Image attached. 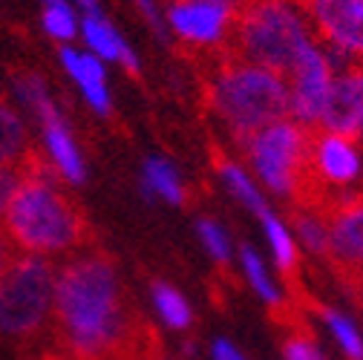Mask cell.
<instances>
[{"instance_id": "d4e9b609", "label": "cell", "mask_w": 363, "mask_h": 360, "mask_svg": "<svg viewBox=\"0 0 363 360\" xmlns=\"http://www.w3.org/2000/svg\"><path fill=\"white\" fill-rule=\"evenodd\" d=\"M23 167V164H21ZM21 167H12V170H0V216H4V208L18 185V176H21Z\"/></svg>"}, {"instance_id": "2e32d148", "label": "cell", "mask_w": 363, "mask_h": 360, "mask_svg": "<svg viewBox=\"0 0 363 360\" xmlns=\"http://www.w3.org/2000/svg\"><path fill=\"white\" fill-rule=\"evenodd\" d=\"M291 219H294V231L306 242V248L314 257H326L329 254V228H326L323 213L306 210V208H291Z\"/></svg>"}, {"instance_id": "f546056e", "label": "cell", "mask_w": 363, "mask_h": 360, "mask_svg": "<svg viewBox=\"0 0 363 360\" xmlns=\"http://www.w3.org/2000/svg\"><path fill=\"white\" fill-rule=\"evenodd\" d=\"M352 297H354V300H357V303L363 305V277H360V280L354 283V288H352Z\"/></svg>"}, {"instance_id": "8fae6325", "label": "cell", "mask_w": 363, "mask_h": 360, "mask_svg": "<svg viewBox=\"0 0 363 360\" xmlns=\"http://www.w3.org/2000/svg\"><path fill=\"white\" fill-rule=\"evenodd\" d=\"M167 18L173 32L185 43H191L194 50L222 47L234 23V12L211 6V4H199V0H170Z\"/></svg>"}, {"instance_id": "277c9868", "label": "cell", "mask_w": 363, "mask_h": 360, "mask_svg": "<svg viewBox=\"0 0 363 360\" xmlns=\"http://www.w3.org/2000/svg\"><path fill=\"white\" fill-rule=\"evenodd\" d=\"M311 32L297 0H251L234 15L222 52L289 78L303 50L314 43Z\"/></svg>"}, {"instance_id": "d6986e66", "label": "cell", "mask_w": 363, "mask_h": 360, "mask_svg": "<svg viewBox=\"0 0 363 360\" xmlns=\"http://www.w3.org/2000/svg\"><path fill=\"white\" fill-rule=\"evenodd\" d=\"M262 225H265V234H268V240H271V248H274L277 265L283 268L286 277H291V274L297 271V248H294V240L289 237V231L283 228V222H280L274 213H268V216L262 219Z\"/></svg>"}, {"instance_id": "52a82bcc", "label": "cell", "mask_w": 363, "mask_h": 360, "mask_svg": "<svg viewBox=\"0 0 363 360\" xmlns=\"http://www.w3.org/2000/svg\"><path fill=\"white\" fill-rule=\"evenodd\" d=\"M329 228L326 262L335 268L337 280L352 291L363 277V193H346L323 210Z\"/></svg>"}, {"instance_id": "30bf717a", "label": "cell", "mask_w": 363, "mask_h": 360, "mask_svg": "<svg viewBox=\"0 0 363 360\" xmlns=\"http://www.w3.org/2000/svg\"><path fill=\"white\" fill-rule=\"evenodd\" d=\"M317 130L354 142L363 136V61H349L337 75H332Z\"/></svg>"}, {"instance_id": "5b68a950", "label": "cell", "mask_w": 363, "mask_h": 360, "mask_svg": "<svg viewBox=\"0 0 363 360\" xmlns=\"http://www.w3.org/2000/svg\"><path fill=\"white\" fill-rule=\"evenodd\" d=\"M58 265L47 257L18 254L0 274V346L26 351L55 326Z\"/></svg>"}, {"instance_id": "6da1fadb", "label": "cell", "mask_w": 363, "mask_h": 360, "mask_svg": "<svg viewBox=\"0 0 363 360\" xmlns=\"http://www.w3.org/2000/svg\"><path fill=\"white\" fill-rule=\"evenodd\" d=\"M52 337L64 360H167L101 248H84L58 268Z\"/></svg>"}, {"instance_id": "83f0119b", "label": "cell", "mask_w": 363, "mask_h": 360, "mask_svg": "<svg viewBox=\"0 0 363 360\" xmlns=\"http://www.w3.org/2000/svg\"><path fill=\"white\" fill-rule=\"evenodd\" d=\"M139 6H142V12L147 15V21L156 26V32L162 29V21H159V12H156V4H153V0H139Z\"/></svg>"}, {"instance_id": "5bb4252c", "label": "cell", "mask_w": 363, "mask_h": 360, "mask_svg": "<svg viewBox=\"0 0 363 360\" xmlns=\"http://www.w3.org/2000/svg\"><path fill=\"white\" fill-rule=\"evenodd\" d=\"M32 156L29 147V133L21 116L0 101V170H12L21 167Z\"/></svg>"}, {"instance_id": "4fadbf2b", "label": "cell", "mask_w": 363, "mask_h": 360, "mask_svg": "<svg viewBox=\"0 0 363 360\" xmlns=\"http://www.w3.org/2000/svg\"><path fill=\"white\" fill-rule=\"evenodd\" d=\"M81 32H84V40L89 43V50L96 52V58H110V61H118L124 64L130 72L139 69V61L130 52V47L121 40V35L110 26V21H104L101 15H84L81 21Z\"/></svg>"}, {"instance_id": "ac0fdd59", "label": "cell", "mask_w": 363, "mask_h": 360, "mask_svg": "<svg viewBox=\"0 0 363 360\" xmlns=\"http://www.w3.org/2000/svg\"><path fill=\"white\" fill-rule=\"evenodd\" d=\"M153 300H156L159 314L167 320V326H173V329H188L191 326V305L176 288H170L167 283L159 280V283H153Z\"/></svg>"}, {"instance_id": "cb8c5ba5", "label": "cell", "mask_w": 363, "mask_h": 360, "mask_svg": "<svg viewBox=\"0 0 363 360\" xmlns=\"http://www.w3.org/2000/svg\"><path fill=\"white\" fill-rule=\"evenodd\" d=\"M199 237L205 240L208 251H211L219 262H228V257H231L228 237H225V231L219 228V225H216L213 219H199Z\"/></svg>"}, {"instance_id": "3957f363", "label": "cell", "mask_w": 363, "mask_h": 360, "mask_svg": "<svg viewBox=\"0 0 363 360\" xmlns=\"http://www.w3.org/2000/svg\"><path fill=\"white\" fill-rule=\"evenodd\" d=\"M205 104L228 127L231 139L245 147L259 130L291 116V93L283 75L228 58L222 47L213 50L202 72Z\"/></svg>"}, {"instance_id": "4dcf8cb0", "label": "cell", "mask_w": 363, "mask_h": 360, "mask_svg": "<svg viewBox=\"0 0 363 360\" xmlns=\"http://www.w3.org/2000/svg\"><path fill=\"white\" fill-rule=\"evenodd\" d=\"M0 274H4V271H0Z\"/></svg>"}, {"instance_id": "7402d4cb", "label": "cell", "mask_w": 363, "mask_h": 360, "mask_svg": "<svg viewBox=\"0 0 363 360\" xmlns=\"http://www.w3.org/2000/svg\"><path fill=\"white\" fill-rule=\"evenodd\" d=\"M240 257H242V265H245V274H248V283L257 288V294L268 303V305H274V311L283 305L280 303V291L274 288V283H271V277H268V271H265V265H262V259L257 257V251L254 248H242L240 251Z\"/></svg>"}, {"instance_id": "ffe728a7", "label": "cell", "mask_w": 363, "mask_h": 360, "mask_svg": "<svg viewBox=\"0 0 363 360\" xmlns=\"http://www.w3.org/2000/svg\"><path fill=\"white\" fill-rule=\"evenodd\" d=\"M286 323V340H283V354H286V360H326L323 354H320V349H317V343H314V337H311V332L306 329V326H297L294 323V308H291V314H289V320H283Z\"/></svg>"}, {"instance_id": "1f68e13d", "label": "cell", "mask_w": 363, "mask_h": 360, "mask_svg": "<svg viewBox=\"0 0 363 360\" xmlns=\"http://www.w3.org/2000/svg\"><path fill=\"white\" fill-rule=\"evenodd\" d=\"M360 193H363V191H360Z\"/></svg>"}, {"instance_id": "8992f818", "label": "cell", "mask_w": 363, "mask_h": 360, "mask_svg": "<svg viewBox=\"0 0 363 360\" xmlns=\"http://www.w3.org/2000/svg\"><path fill=\"white\" fill-rule=\"evenodd\" d=\"M311 133L314 127L283 118L259 130L242 147L262 182L306 210L311 208Z\"/></svg>"}, {"instance_id": "7a4b0ae2", "label": "cell", "mask_w": 363, "mask_h": 360, "mask_svg": "<svg viewBox=\"0 0 363 360\" xmlns=\"http://www.w3.org/2000/svg\"><path fill=\"white\" fill-rule=\"evenodd\" d=\"M0 231L18 254L72 257L89 242V222L64 191V179L35 153L23 162L18 185L0 216Z\"/></svg>"}, {"instance_id": "7c38bea8", "label": "cell", "mask_w": 363, "mask_h": 360, "mask_svg": "<svg viewBox=\"0 0 363 360\" xmlns=\"http://www.w3.org/2000/svg\"><path fill=\"white\" fill-rule=\"evenodd\" d=\"M61 64L69 72V78L78 84V89L89 101V107H93L96 113H101V116H110L113 104H110V89H107V81H104L101 61L96 55L81 52V50L61 47Z\"/></svg>"}, {"instance_id": "ba28073f", "label": "cell", "mask_w": 363, "mask_h": 360, "mask_svg": "<svg viewBox=\"0 0 363 360\" xmlns=\"http://www.w3.org/2000/svg\"><path fill=\"white\" fill-rule=\"evenodd\" d=\"M317 40L335 55L363 61V0H297Z\"/></svg>"}, {"instance_id": "e0dca14e", "label": "cell", "mask_w": 363, "mask_h": 360, "mask_svg": "<svg viewBox=\"0 0 363 360\" xmlns=\"http://www.w3.org/2000/svg\"><path fill=\"white\" fill-rule=\"evenodd\" d=\"M145 185H147L150 193H159V196H164V199L173 202V205L185 202V188H182L176 170H173L167 162H162V159H150V162H147Z\"/></svg>"}, {"instance_id": "f1b7e54d", "label": "cell", "mask_w": 363, "mask_h": 360, "mask_svg": "<svg viewBox=\"0 0 363 360\" xmlns=\"http://www.w3.org/2000/svg\"><path fill=\"white\" fill-rule=\"evenodd\" d=\"M75 4L84 9V15H101V6L99 0H75Z\"/></svg>"}, {"instance_id": "9a60e30c", "label": "cell", "mask_w": 363, "mask_h": 360, "mask_svg": "<svg viewBox=\"0 0 363 360\" xmlns=\"http://www.w3.org/2000/svg\"><path fill=\"white\" fill-rule=\"evenodd\" d=\"M213 162H216V167H219L222 179L228 182V188L240 196V202H242L245 208H251L259 219H265L271 210H268V205L262 202V196L257 193V188L251 185V179L242 173V167H240V164H234L228 156H219V153H213Z\"/></svg>"}, {"instance_id": "9c48e42d", "label": "cell", "mask_w": 363, "mask_h": 360, "mask_svg": "<svg viewBox=\"0 0 363 360\" xmlns=\"http://www.w3.org/2000/svg\"><path fill=\"white\" fill-rule=\"evenodd\" d=\"M286 84L291 93V116L303 127H317L332 86V61L317 47V40L303 50Z\"/></svg>"}, {"instance_id": "603a6c76", "label": "cell", "mask_w": 363, "mask_h": 360, "mask_svg": "<svg viewBox=\"0 0 363 360\" xmlns=\"http://www.w3.org/2000/svg\"><path fill=\"white\" fill-rule=\"evenodd\" d=\"M320 314L326 317V323L332 326V332H335V337L340 340L343 351H346L352 360H363V337H360V332L354 329V323L346 320L343 314L332 311V308H320Z\"/></svg>"}, {"instance_id": "4316f807", "label": "cell", "mask_w": 363, "mask_h": 360, "mask_svg": "<svg viewBox=\"0 0 363 360\" xmlns=\"http://www.w3.org/2000/svg\"><path fill=\"white\" fill-rule=\"evenodd\" d=\"M199 4H211V6H219V9H228V12H240V9H245L251 0H199Z\"/></svg>"}, {"instance_id": "484cf974", "label": "cell", "mask_w": 363, "mask_h": 360, "mask_svg": "<svg viewBox=\"0 0 363 360\" xmlns=\"http://www.w3.org/2000/svg\"><path fill=\"white\" fill-rule=\"evenodd\" d=\"M213 357H216V360H245V357L240 354V349H234L228 340H216V343H213Z\"/></svg>"}, {"instance_id": "44dd1931", "label": "cell", "mask_w": 363, "mask_h": 360, "mask_svg": "<svg viewBox=\"0 0 363 360\" xmlns=\"http://www.w3.org/2000/svg\"><path fill=\"white\" fill-rule=\"evenodd\" d=\"M40 21H43L47 35L55 40H72L78 35V21H75V12L69 9L67 0H50V4H43Z\"/></svg>"}]
</instances>
